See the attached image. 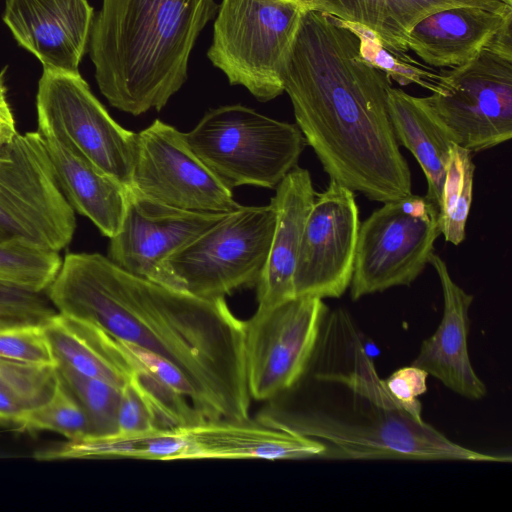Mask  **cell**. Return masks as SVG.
Masks as SVG:
<instances>
[{
  "instance_id": "cell-1",
  "label": "cell",
  "mask_w": 512,
  "mask_h": 512,
  "mask_svg": "<svg viewBox=\"0 0 512 512\" xmlns=\"http://www.w3.org/2000/svg\"><path fill=\"white\" fill-rule=\"evenodd\" d=\"M45 292L58 313L91 322L174 365L204 418H249L244 321L225 298L135 277L98 253L67 254Z\"/></svg>"
},
{
  "instance_id": "cell-2",
  "label": "cell",
  "mask_w": 512,
  "mask_h": 512,
  "mask_svg": "<svg viewBox=\"0 0 512 512\" xmlns=\"http://www.w3.org/2000/svg\"><path fill=\"white\" fill-rule=\"evenodd\" d=\"M295 120L330 179L381 203L412 194L387 106L391 81L338 17L306 10L281 70Z\"/></svg>"
},
{
  "instance_id": "cell-3",
  "label": "cell",
  "mask_w": 512,
  "mask_h": 512,
  "mask_svg": "<svg viewBox=\"0 0 512 512\" xmlns=\"http://www.w3.org/2000/svg\"><path fill=\"white\" fill-rule=\"evenodd\" d=\"M259 421L325 446L324 458L511 462L459 445L416 416L387 389L349 313L328 311L294 386ZM274 399V398H273Z\"/></svg>"
},
{
  "instance_id": "cell-4",
  "label": "cell",
  "mask_w": 512,
  "mask_h": 512,
  "mask_svg": "<svg viewBox=\"0 0 512 512\" xmlns=\"http://www.w3.org/2000/svg\"><path fill=\"white\" fill-rule=\"evenodd\" d=\"M215 0H102L90 34L97 85L115 108L160 111L188 77L199 34Z\"/></svg>"
},
{
  "instance_id": "cell-5",
  "label": "cell",
  "mask_w": 512,
  "mask_h": 512,
  "mask_svg": "<svg viewBox=\"0 0 512 512\" xmlns=\"http://www.w3.org/2000/svg\"><path fill=\"white\" fill-rule=\"evenodd\" d=\"M183 134L192 151L229 189L275 188L297 166L306 145L297 125L241 104L208 111Z\"/></svg>"
},
{
  "instance_id": "cell-6",
  "label": "cell",
  "mask_w": 512,
  "mask_h": 512,
  "mask_svg": "<svg viewBox=\"0 0 512 512\" xmlns=\"http://www.w3.org/2000/svg\"><path fill=\"white\" fill-rule=\"evenodd\" d=\"M304 10L285 0H222L207 56L257 100L284 92L281 70Z\"/></svg>"
},
{
  "instance_id": "cell-7",
  "label": "cell",
  "mask_w": 512,
  "mask_h": 512,
  "mask_svg": "<svg viewBox=\"0 0 512 512\" xmlns=\"http://www.w3.org/2000/svg\"><path fill=\"white\" fill-rule=\"evenodd\" d=\"M111 458L141 460L266 459L312 457L316 443L289 429L247 419H208L170 428L109 435Z\"/></svg>"
},
{
  "instance_id": "cell-8",
  "label": "cell",
  "mask_w": 512,
  "mask_h": 512,
  "mask_svg": "<svg viewBox=\"0 0 512 512\" xmlns=\"http://www.w3.org/2000/svg\"><path fill=\"white\" fill-rule=\"evenodd\" d=\"M276 213L265 206H241L174 253L166 268L181 291L202 298L256 286L265 267Z\"/></svg>"
},
{
  "instance_id": "cell-9",
  "label": "cell",
  "mask_w": 512,
  "mask_h": 512,
  "mask_svg": "<svg viewBox=\"0 0 512 512\" xmlns=\"http://www.w3.org/2000/svg\"><path fill=\"white\" fill-rule=\"evenodd\" d=\"M74 209L56 180L38 131L0 147V241L59 252L72 240Z\"/></svg>"
},
{
  "instance_id": "cell-10",
  "label": "cell",
  "mask_w": 512,
  "mask_h": 512,
  "mask_svg": "<svg viewBox=\"0 0 512 512\" xmlns=\"http://www.w3.org/2000/svg\"><path fill=\"white\" fill-rule=\"evenodd\" d=\"M360 222L350 296L409 286L434 253L440 210L426 196L409 195L383 203Z\"/></svg>"
},
{
  "instance_id": "cell-11",
  "label": "cell",
  "mask_w": 512,
  "mask_h": 512,
  "mask_svg": "<svg viewBox=\"0 0 512 512\" xmlns=\"http://www.w3.org/2000/svg\"><path fill=\"white\" fill-rule=\"evenodd\" d=\"M36 111L40 134L63 140L130 188L137 133L109 115L80 74L43 71Z\"/></svg>"
},
{
  "instance_id": "cell-12",
  "label": "cell",
  "mask_w": 512,
  "mask_h": 512,
  "mask_svg": "<svg viewBox=\"0 0 512 512\" xmlns=\"http://www.w3.org/2000/svg\"><path fill=\"white\" fill-rule=\"evenodd\" d=\"M328 311L323 299L299 297L256 309L244 321V361L251 399L272 400L296 384Z\"/></svg>"
},
{
  "instance_id": "cell-13",
  "label": "cell",
  "mask_w": 512,
  "mask_h": 512,
  "mask_svg": "<svg viewBox=\"0 0 512 512\" xmlns=\"http://www.w3.org/2000/svg\"><path fill=\"white\" fill-rule=\"evenodd\" d=\"M422 98L457 144L470 152L512 137V61L491 51L445 71L443 86Z\"/></svg>"
},
{
  "instance_id": "cell-14",
  "label": "cell",
  "mask_w": 512,
  "mask_h": 512,
  "mask_svg": "<svg viewBox=\"0 0 512 512\" xmlns=\"http://www.w3.org/2000/svg\"><path fill=\"white\" fill-rule=\"evenodd\" d=\"M133 190L189 211L231 212L240 207L187 144L184 134L160 120L136 134Z\"/></svg>"
},
{
  "instance_id": "cell-15",
  "label": "cell",
  "mask_w": 512,
  "mask_h": 512,
  "mask_svg": "<svg viewBox=\"0 0 512 512\" xmlns=\"http://www.w3.org/2000/svg\"><path fill=\"white\" fill-rule=\"evenodd\" d=\"M360 227L355 194L330 179L305 224L293 286L295 298H339L349 288Z\"/></svg>"
},
{
  "instance_id": "cell-16",
  "label": "cell",
  "mask_w": 512,
  "mask_h": 512,
  "mask_svg": "<svg viewBox=\"0 0 512 512\" xmlns=\"http://www.w3.org/2000/svg\"><path fill=\"white\" fill-rule=\"evenodd\" d=\"M227 213L174 208L129 188L123 219L110 238L107 257L135 277L179 290L166 261Z\"/></svg>"
},
{
  "instance_id": "cell-17",
  "label": "cell",
  "mask_w": 512,
  "mask_h": 512,
  "mask_svg": "<svg viewBox=\"0 0 512 512\" xmlns=\"http://www.w3.org/2000/svg\"><path fill=\"white\" fill-rule=\"evenodd\" d=\"M94 20L88 0H6L3 21L43 71L80 74Z\"/></svg>"
},
{
  "instance_id": "cell-18",
  "label": "cell",
  "mask_w": 512,
  "mask_h": 512,
  "mask_svg": "<svg viewBox=\"0 0 512 512\" xmlns=\"http://www.w3.org/2000/svg\"><path fill=\"white\" fill-rule=\"evenodd\" d=\"M429 264L440 280L443 316L434 334L422 342L411 364L441 381L454 393L470 400H480L486 395L487 389L474 371L467 346L468 310L474 297L452 279L445 261L439 255L433 253Z\"/></svg>"
},
{
  "instance_id": "cell-19",
  "label": "cell",
  "mask_w": 512,
  "mask_h": 512,
  "mask_svg": "<svg viewBox=\"0 0 512 512\" xmlns=\"http://www.w3.org/2000/svg\"><path fill=\"white\" fill-rule=\"evenodd\" d=\"M276 213L268 258L256 285L257 309L295 299L293 278L299 248L316 192L307 169L294 167L275 187Z\"/></svg>"
},
{
  "instance_id": "cell-20",
  "label": "cell",
  "mask_w": 512,
  "mask_h": 512,
  "mask_svg": "<svg viewBox=\"0 0 512 512\" xmlns=\"http://www.w3.org/2000/svg\"><path fill=\"white\" fill-rule=\"evenodd\" d=\"M511 14L477 6L435 12L409 31L407 49L432 68L461 67L487 48Z\"/></svg>"
},
{
  "instance_id": "cell-21",
  "label": "cell",
  "mask_w": 512,
  "mask_h": 512,
  "mask_svg": "<svg viewBox=\"0 0 512 512\" xmlns=\"http://www.w3.org/2000/svg\"><path fill=\"white\" fill-rule=\"evenodd\" d=\"M59 187L71 205L109 238L119 230L127 189L63 140L41 134Z\"/></svg>"
},
{
  "instance_id": "cell-22",
  "label": "cell",
  "mask_w": 512,
  "mask_h": 512,
  "mask_svg": "<svg viewBox=\"0 0 512 512\" xmlns=\"http://www.w3.org/2000/svg\"><path fill=\"white\" fill-rule=\"evenodd\" d=\"M56 365L122 388L137 364L120 341L97 325L57 313L45 325Z\"/></svg>"
},
{
  "instance_id": "cell-23",
  "label": "cell",
  "mask_w": 512,
  "mask_h": 512,
  "mask_svg": "<svg viewBox=\"0 0 512 512\" xmlns=\"http://www.w3.org/2000/svg\"><path fill=\"white\" fill-rule=\"evenodd\" d=\"M387 106L396 140L408 149L427 180L426 197L441 210L442 190L450 149L457 140L422 97L390 86Z\"/></svg>"
},
{
  "instance_id": "cell-24",
  "label": "cell",
  "mask_w": 512,
  "mask_h": 512,
  "mask_svg": "<svg viewBox=\"0 0 512 512\" xmlns=\"http://www.w3.org/2000/svg\"><path fill=\"white\" fill-rule=\"evenodd\" d=\"M57 381L55 365L0 358V422L13 423L22 413L47 401Z\"/></svg>"
},
{
  "instance_id": "cell-25",
  "label": "cell",
  "mask_w": 512,
  "mask_h": 512,
  "mask_svg": "<svg viewBox=\"0 0 512 512\" xmlns=\"http://www.w3.org/2000/svg\"><path fill=\"white\" fill-rule=\"evenodd\" d=\"M338 19L358 38L361 56L390 81L400 86L416 84L431 93L443 86L445 71L440 72L421 63L408 52L386 47L372 29L361 23Z\"/></svg>"
},
{
  "instance_id": "cell-26",
  "label": "cell",
  "mask_w": 512,
  "mask_h": 512,
  "mask_svg": "<svg viewBox=\"0 0 512 512\" xmlns=\"http://www.w3.org/2000/svg\"><path fill=\"white\" fill-rule=\"evenodd\" d=\"M472 152L453 144L446 166L440 210V230L446 242L459 245L466 237V223L473 199L475 165Z\"/></svg>"
},
{
  "instance_id": "cell-27",
  "label": "cell",
  "mask_w": 512,
  "mask_h": 512,
  "mask_svg": "<svg viewBox=\"0 0 512 512\" xmlns=\"http://www.w3.org/2000/svg\"><path fill=\"white\" fill-rule=\"evenodd\" d=\"M61 264L59 252L18 240L0 241V283L45 292Z\"/></svg>"
},
{
  "instance_id": "cell-28",
  "label": "cell",
  "mask_w": 512,
  "mask_h": 512,
  "mask_svg": "<svg viewBox=\"0 0 512 512\" xmlns=\"http://www.w3.org/2000/svg\"><path fill=\"white\" fill-rule=\"evenodd\" d=\"M13 424L19 432L51 431L65 436L68 440L91 434L86 413L59 377L50 398L22 413Z\"/></svg>"
},
{
  "instance_id": "cell-29",
  "label": "cell",
  "mask_w": 512,
  "mask_h": 512,
  "mask_svg": "<svg viewBox=\"0 0 512 512\" xmlns=\"http://www.w3.org/2000/svg\"><path fill=\"white\" fill-rule=\"evenodd\" d=\"M56 372L86 413L90 435L115 433L121 388L63 365H56Z\"/></svg>"
},
{
  "instance_id": "cell-30",
  "label": "cell",
  "mask_w": 512,
  "mask_h": 512,
  "mask_svg": "<svg viewBox=\"0 0 512 512\" xmlns=\"http://www.w3.org/2000/svg\"><path fill=\"white\" fill-rule=\"evenodd\" d=\"M58 312L46 292L0 283V325H45Z\"/></svg>"
},
{
  "instance_id": "cell-31",
  "label": "cell",
  "mask_w": 512,
  "mask_h": 512,
  "mask_svg": "<svg viewBox=\"0 0 512 512\" xmlns=\"http://www.w3.org/2000/svg\"><path fill=\"white\" fill-rule=\"evenodd\" d=\"M0 358L35 365H55V359L41 325H13L0 328Z\"/></svg>"
},
{
  "instance_id": "cell-32",
  "label": "cell",
  "mask_w": 512,
  "mask_h": 512,
  "mask_svg": "<svg viewBox=\"0 0 512 512\" xmlns=\"http://www.w3.org/2000/svg\"><path fill=\"white\" fill-rule=\"evenodd\" d=\"M390 0H321L320 10L345 21L361 23L384 38Z\"/></svg>"
},
{
  "instance_id": "cell-33",
  "label": "cell",
  "mask_w": 512,
  "mask_h": 512,
  "mask_svg": "<svg viewBox=\"0 0 512 512\" xmlns=\"http://www.w3.org/2000/svg\"><path fill=\"white\" fill-rule=\"evenodd\" d=\"M154 428H158L154 413L132 376L121 388L116 432H138Z\"/></svg>"
},
{
  "instance_id": "cell-34",
  "label": "cell",
  "mask_w": 512,
  "mask_h": 512,
  "mask_svg": "<svg viewBox=\"0 0 512 512\" xmlns=\"http://www.w3.org/2000/svg\"><path fill=\"white\" fill-rule=\"evenodd\" d=\"M428 373L410 365L394 371L384 383L389 392L416 416H422L418 397L427 391Z\"/></svg>"
},
{
  "instance_id": "cell-35",
  "label": "cell",
  "mask_w": 512,
  "mask_h": 512,
  "mask_svg": "<svg viewBox=\"0 0 512 512\" xmlns=\"http://www.w3.org/2000/svg\"><path fill=\"white\" fill-rule=\"evenodd\" d=\"M512 14L507 16L485 50L512 61Z\"/></svg>"
},
{
  "instance_id": "cell-36",
  "label": "cell",
  "mask_w": 512,
  "mask_h": 512,
  "mask_svg": "<svg viewBox=\"0 0 512 512\" xmlns=\"http://www.w3.org/2000/svg\"><path fill=\"white\" fill-rule=\"evenodd\" d=\"M15 120L7 103H0V147L10 143L17 135Z\"/></svg>"
},
{
  "instance_id": "cell-37",
  "label": "cell",
  "mask_w": 512,
  "mask_h": 512,
  "mask_svg": "<svg viewBox=\"0 0 512 512\" xmlns=\"http://www.w3.org/2000/svg\"><path fill=\"white\" fill-rule=\"evenodd\" d=\"M295 3L302 7L304 10H320L321 0H285Z\"/></svg>"
},
{
  "instance_id": "cell-38",
  "label": "cell",
  "mask_w": 512,
  "mask_h": 512,
  "mask_svg": "<svg viewBox=\"0 0 512 512\" xmlns=\"http://www.w3.org/2000/svg\"><path fill=\"white\" fill-rule=\"evenodd\" d=\"M0 103H7L6 88L4 86L3 74H0Z\"/></svg>"
},
{
  "instance_id": "cell-39",
  "label": "cell",
  "mask_w": 512,
  "mask_h": 512,
  "mask_svg": "<svg viewBox=\"0 0 512 512\" xmlns=\"http://www.w3.org/2000/svg\"><path fill=\"white\" fill-rule=\"evenodd\" d=\"M507 5L512 6V0H503Z\"/></svg>"
},
{
  "instance_id": "cell-40",
  "label": "cell",
  "mask_w": 512,
  "mask_h": 512,
  "mask_svg": "<svg viewBox=\"0 0 512 512\" xmlns=\"http://www.w3.org/2000/svg\"><path fill=\"white\" fill-rule=\"evenodd\" d=\"M4 327H8V326H3V325H0V328H4Z\"/></svg>"
}]
</instances>
